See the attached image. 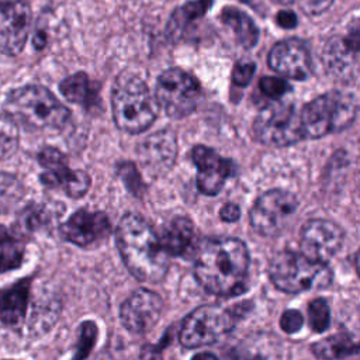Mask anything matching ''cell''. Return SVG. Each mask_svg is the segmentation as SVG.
<instances>
[{"label":"cell","mask_w":360,"mask_h":360,"mask_svg":"<svg viewBox=\"0 0 360 360\" xmlns=\"http://www.w3.org/2000/svg\"><path fill=\"white\" fill-rule=\"evenodd\" d=\"M249 250L238 238H215L198 243L194 252V277L214 295L232 297L246 291Z\"/></svg>","instance_id":"1"},{"label":"cell","mask_w":360,"mask_h":360,"mask_svg":"<svg viewBox=\"0 0 360 360\" xmlns=\"http://www.w3.org/2000/svg\"><path fill=\"white\" fill-rule=\"evenodd\" d=\"M115 243L128 271L142 283L156 284L169 270V255L159 235L142 215L127 212L115 228Z\"/></svg>","instance_id":"2"},{"label":"cell","mask_w":360,"mask_h":360,"mask_svg":"<svg viewBox=\"0 0 360 360\" xmlns=\"http://www.w3.org/2000/svg\"><path fill=\"white\" fill-rule=\"evenodd\" d=\"M111 110L114 122L121 131L139 134L153 124L159 104L138 75L122 72L111 89Z\"/></svg>","instance_id":"3"},{"label":"cell","mask_w":360,"mask_h":360,"mask_svg":"<svg viewBox=\"0 0 360 360\" xmlns=\"http://www.w3.org/2000/svg\"><path fill=\"white\" fill-rule=\"evenodd\" d=\"M4 114L27 129H59L70 111L48 89L38 84L18 87L8 93L4 101Z\"/></svg>","instance_id":"4"},{"label":"cell","mask_w":360,"mask_h":360,"mask_svg":"<svg viewBox=\"0 0 360 360\" xmlns=\"http://www.w3.org/2000/svg\"><path fill=\"white\" fill-rule=\"evenodd\" d=\"M357 101L352 93L332 90L307 103L300 114L304 138L316 139L347 128L356 118Z\"/></svg>","instance_id":"5"},{"label":"cell","mask_w":360,"mask_h":360,"mask_svg":"<svg viewBox=\"0 0 360 360\" xmlns=\"http://www.w3.org/2000/svg\"><path fill=\"white\" fill-rule=\"evenodd\" d=\"M269 277L277 290L298 294L328 287L332 281V271L328 264L312 260L304 253L281 250L270 259Z\"/></svg>","instance_id":"6"},{"label":"cell","mask_w":360,"mask_h":360,"mask_svg":"<svg viewBox=\"0 0 360 360\" xmlns=\"http://www.w3.org/2000/svg\"><path fill=\"white\" fill-rule=\"evenodd\" d=\"M236 305L222 308L219 305H201L190 312L179 330V340L186 349H197L217 342L231 332L236 323Z\"/></svg>","instance_id":"7"},{"label":"cell","mask_w":360,"mask_h":360,"mask_svg":"<svg viewBox=\"0 0 360 360\" xmlns=\"http://www.w3.org/2000/svg\"><path fill=\"white\" fill-rule=\"evenodd\" d=\"M256 139L267 146L284 148L304 139L295 107L280 100L264 105L253 121Z\"/></svg>","instance_id":"8"},{"label":"cell","mask_w":360,"mask_h":360,"mask_svg":"<svg viewBox=\"0 0 360 360\" xmlns=\"http://www.w3.org/2000/svg\"><path fill=\"white\" fill-rule=\"evenodd\" d=\"M201 97V86L190 73L172 68L165 70L156 82L155 98L172 118H183L191 114Z\"/></svg>","instance_id":"9"},{"label":"cell","mask_w":360,"mask_h":360,"mask_svg":"<svg viewBox=\"0 0 360 360\" xmlns=\"http://www.w3.org/2000/svg\"><path fill=\"white\" fill-rule=\"evenodd\" d=\"M297 208L298 200L292 193L270 188L255 200L249 212L250 225L262 236H277L287 228Z\"/></svg>","instance_id":"10"},{"label":"cell","mask_w":360,"mask_h":360,"mask_svg":"<svg viewBox=\"0 0 360 360\" xmlns=\"http://www.w3.org/2000/svg\"><path fill=\"white\" fill-rule=\"evenodd\" d=\"M38 162L44 167L41 181L51 188H62L69 197H83L91 184L89 174L83 170H72L66 156L56 148L46 146L39 150Z\"/></svg>","instance_id":"11"},{"label":"cell","mask_w":360,"mask_h":360,"mask_svg":"<svg viewBox=\"0 0 360 360\" xmlns=\"http://www.w3.org/2000/svg\"><path fill=\"white\" fill-rule=\"evenodd\" d=\"M343 242L345 231L330 219H309L302 225L300 232L302 253L325 264L340 250Z\"/></svg>","instance_id":"12"},{"label":"cell","mask_w":360,"mask_h":360,"mask_svg":"<svg viewBox=\"0 0 360 360\" xmlns=\"http://www.w3.org/2000/svg\"><path fill=\"white\" fill-rule=\"evenodd\" d=\"M162 297L149 288H138L120 307V319L132 333H146L163 314Z\"/></svg>","instance_id":"13"},{"label":"cell","mask_w":360,"mask_h":360,"mask_svg":"<svg viewBox=\"0 0 360 360\" xmlns=\"http://www.w3.org/2000/svg\"><path fill=\"white\" fill-rule=\"evenodd\" d=\"M62 238L80 248H93L111 235L108 217L101 211L80 208L59 226Z\"/></svg>","instance_id":"14"},{"label":"cell","mask_w":360,"mask_h":360,"mask_svg":"<svg viewBox=\"0 0 360 360\" xmlns=\"http://www.w3.org/2000/svg\"><path fill=\"white\" fill-rule=\"evenodd\" d=\"M191 159L197 166V188L204 195L221 193L225 181L236 173V166L231 159L219 156L204 145H195L191 149Z\"/></svg>","instance_id":"15"},{"label":"cell","mask_w":360,"mask_h":360,"mask_svg":"<svg viewBox=\"0 0 360 360\" xmlns=\"http://www.w3.org/2000/svg\"><path fill=\"white\" fill-rule=\"evenodd\" d=\"M269 66L278 75L305 80L312 73V59L307 44L298 38H287L277 42L269 52Z\"/></svg>","instance_id":"16"},{"label":"cell","mask_w":360,"mask_h":360,"mask_svg":"<svg viewBox=\"0 0 360 360\" xmlns=\"http://www.w3.org/2000/svg\"><path fill=\"white\" fill-rule=\"evenodd\" d=\"M31 7L20 0L0 8V53L18 55L28 38L31 27Z\"/></svg>","instance_id":"17"},{"label":"cell","mask_w":360,"mask_h":360,"mask_svg":"<svg viewBox=\"0 0 360 360\" xmlns=\"http://www.w3.org/2000/svg\"><path fill=\"white\" fill-rule=\"evenodd\" d=\"M359 28L354 25L346 35H333L325 44L322 60L325 69L335 77L350 80L356 77L359 55Z\"/></svg>","instance_id":"18"},{"label":"cell","mask_w":360,"mask_h":360,"mask_svg":"<svg viewBox=\"0 0 360 360\" xmlns=\"http://www.w3.org/2000/svg\"><path fill=\"white\" fill-rule=\"evenodd\" d=\"M176 153V136L169 129L152 134L143 139L138 149L139 162L152 177H158L166 173L173 166Z\"/></svg>","instance_id":"19"},{"label":"cell","mask_w":360,"mask_h":360,"mask_svg":"<svg viewBox=\"0 0 360 360\" xmlns=\"http://www.w3.org/2000/svg\"><path fill=\"white\" fill-rule=\"evenodd\" d=\"M160 243L169 256L194 255L198 239L197 231L191 219L187 217H174L167 221L159 235Z\"/></svg>","instance_id":"20"},{"label":"cell","mask_w":360,"mask_h":360,"mask_svg":"<svg viewBox=\"0 0 360 360\" xmlns=\"http://www.w3.org/2000/svg\"><path fill=\"white\" fill-rule=\"evenodd\" d=\"M32 277H24L0 290V321L11 328L20 326L27 315Z\"/></svg>","instance_id":"21"},{"label":"cell","mask_w":360,"mask_h":360,"mask_svg":"<svg viewBox=\"0 0 360 360\" xmlns=\"http://www.w3.org/2000/svg\"><path fill=\"white\" fill-rule=\"evenodd\" d=\"M63 205L59 202H32L27 205L18 215L15 228L18 236L37 232L52 224L53 219L60 217Z\"/></svg>","instance_id":"22"},{"label":"cell","mask_w":360,"mask_h":360,"mask_svg":"<svg viewBox=\"0 0 360 360\" xmlns=\"http://www.w3.org/2000/svg\"><path fill=\"white\" fill-rule=\"evenodd\" d=\"M212 0H193L187 1L181 7L176 8L166 25V37L172 42H177L183 38L190 24L205 15L211 8Z\"/></svg>","instance_id":"23"},{"label":"cell","mask_w":360,"mask_h":360,"mask_svg":"<svg viewBox=\"0 0 360 360\" xmlns=\"http://www.w3.org/2000/svg\"><path fill=\"white\" fill-rule=\"evenodd\" d=\"M219 18L233 31L238 42L243 48H253L257 44L259 28L246 13L235 7H225L222 8Z\"/></svg>","instance_id":"24"},{"label":"cell","mask_w":360,"mask_h":360,"mask_svg":"<svg viewBox=\"0 0 360 360\" xmlns=\"http://www.w3.org/2000/svg\"><path fill=\"white\" fill-rule=\"evenodd\" d=\"M314 356L321 360H340L359 352L357 343L350 335L340 332L315 342L311 346Z\"/></svg>","instance_id":"25"},{"label":"cell","mask_w":360,"mask_h":360,"mask_svg":"<svg viewBox=\"0 0 360 360\" xmlns=\"http://www.w3.org/2000/svg\"><path fill=\"white\" fill-rule=\"evenodd\" d=\"M59 90L68 101L75 104L90 107V104L96 100V91H93L90 87V79L83 72H77L63 79L59 84Z\"/></svg>","instance_id":"26"},{"label":"cell","mask_w":360,"mask_h":360,"mask_svg":"<svg viewBox=\"0 0 360 360\" xmlns=\"http://www.w3.org/2000/svg\"><path fill=\"white\" fill-rule=\"evenodd\" d=\"M25 245L17 235L7 232L0 238V274L20 267L24 259Z\"/></svg>","instance_id":"27"},{"label":"cell","mask_w":360,"mask_h":360,"mask_svg":"<svg viewBox=\"0 0 360 360\" xmlns=\"http://www.w3.org/2000/svg\"><path fill=\"white\" fill-rule=\"evenodd\" d=\"M22 183L11 173L0 172V214L10 212L24 197Z\"/></svg>","instance_id":"28"},{"label":"cell","mask_w":360,"mask_h":360,"mask_svg":"<svg viewBox=\"0 0 360 360\" xmlns=\"http://www.w3.org/2000/svg\"><path fill=\"white\" fill-rule=\"evenodd\" d=\"M18 148L17 124L4 112H0V160L8 159Z\"/></svg>","instance_id":"29"},{"label":"cell","mask_w":360,"mask_h":360,"mask_svg":"<svg viewBox=\"0 0 360 360\" xmlns=\"http://www.w3.org/2000/svg\"><path fill=\"white\" fill-rule=\"evenodd\" d=\"M97 325L93 321H83L77 329V342H76V349L72 360H84L97 339Z\"/></svg>","instance_id":"30"},{"label":"cell","mask_w":360,"mask_h":360,"mask_svg":"<svg viewBox=\"0 0 360 360\" xmlns=\"http://www.w3.org/2000/svg\"><path fill=\"white\" fill-rule=\"evenodd\" d=\"M308 322L312 332H325L330 325V309L325 298H315L308 305Z\"/></svg>","instance_id":"31"},{"label":"cell","mask_w":360,"mask_h":360,"mask_svg":"<svg viewBox=\"0 0 360 360\" xmlns=\"http://www.w3.org/2000/svg\"><path fill=\"white\" fill-rule=\"evenodd\" d=\"M117 176L124 183V186L128 188L129 193H132L136 197H142L146 187L142 180V176L139 174L135 163L132 162H120L117 165Z\"/></svg>","instance_id":"32"},{"label":"cell","mask_w":360,"mask_h":360,"mask_svg":"<svg viewBox=\"0 0 360 360\" xmlns=\"http://www.w3.org/2000/svg\"><path fill=\"white\" fill-rule=\"evenodd\" d=\"M259 89L271 101L273 100H280L285 93H288L291 90L290 84L284 79L269 77V76H263L259 80Z\"/></svg>","instance_id":"33"},{"label":"cell","mask_w":360,"mask_h":360,"mask_svg":"<svg viewBox=\"0 0 360 360\" xmlns=\"http://www.w3.org/2000/svg\"><path fill=\"white\" fill-rule=\"evenodd\" d=\"M256 70V65L250 60H240L233 66L232 82L239 87H245L250 83Z\"/></svg>","instance_id":"34"},{"label":"cell","mask_w":360,"mask_h":360,"mask_svg":"<svg viewBox=\"0 0 360 360\" xmlns=\"http://www.w3.org/2000/svg\"><path fill=\"white\" fill-rule=\"evenodd\" d=\"M304 325V315L298 309H285L280 316V328L285 333H297Z\"/></svg>","instance_id":"35"},{"label":"cell","mask_w":360,"mask_h":360,"mask_svg":"<svg viewBox=\"0 0 360 360\" xmlns=\"http://www.w3.org/2000/svg\"><path fill=\"white\" fill-rule=\"evenodd\" d=\"M298 7L307 14V15H319L325 13L333 3V0H297Z\"/></svg>","instance_id":"36"},{"label":"cell","mask_w":360,"mask_h":360,"mask_svg":"<svg viewBox=\"0 0 360 360\" xmlns=\"http://www.w3.org/2000/svg\"><path fill=\"white\" fill-rule=\"evenodd\" d=\"M167 336V335H166ZM162 345H145L141 349V360H162V349L169 343L166 338L160 342Z\"/></svg>","instance_id":"37"},{"label":"cell","mask_w":360,"mask_h":360,"mask_svg":"<svg viewBox=\"0 0 360 360\" xmlns=\"http://www.w3.org/2000/svg\"><path fill=\"white\" fill-rule=\"evenodd\" d=\"M240 207L235 202H225L219 210V217L225 222H236L240 218Z\"/></svg>","instance_id":"38"},{"label":"cell","mask_w":360,"mask_h":360,"mask_svg":"<svg viewBox=\"0 0 360 360\" xmlns=\"http://www.w3.org/2000/svg\"><path fill=\"white\" fill-rule=\"evenodd\" d=\"M276 21L281 28L285 30L297 27V15L292 11H278L276 15Z\"/></svg>","instance_id":"39"},{"label":"cell","mask_w":360,"mask_h":360,"mask_svg":"<svg viewBox=\"0 0 360 360\" xmlns=\"http://www.w3.org/2000/svg\"><path fill=\"white\" fill-rule=\"evenodd\" d=\"M191 360H218V357L210 352H202V353L194 354Z\"/></svg>","instance_id":"40"},{"label":"cell","mask_w":360,"mask_h":360,"mask_svg":"<svg viewBox=\"0 0 360 360\" xmlns=\"http://www.w3.org/2000/svg\"><path fill=\"white\" fill-rule=\"evenodd\" d=\"M15 1H20V0H0V8H1V7H6V6H8V4H13V3H15Z\"/></svg>","instance_id":"41"},{"label":"cell","mask_w":360,"mask_h":360,"mask_svg":"<svg viewBox=\"0 0 360 360\" xmlns=\"http://www.w3.org/2000/svg\"><path fill=\"white\" fill-rule=\"evenodd\" d=\"M274 3H280V4H290L292 0H273Z\"/></svg>","instance_id":"42"},{"label":"cell","mask_w":360,"mask_h":360,"mask_svg":"<svg viewBox=\"0 0 360 360\" xmlns=\"http://www.w3.org/2000/svg\"><path fill=\"white\" fill-rule=\"evenodd\" d=\"M7 232H8V231H7L4 226H1V225H0V238H1V236H4Z\"/></svg>","instance_id":"43"},{"label":"cell","mask_w":360,"mask_h":360,"mask_svg":"<svg viewBox=\"0 0 360 360\" xmlns=\"http://www.w3.org/2000/svg\"><path fill=\"white\" fill-rule=\"evenodd\" d=\"M239 1H242V3H248L249 0H239Z\"/></svg>","instance_id":"44"}]
</instances>
